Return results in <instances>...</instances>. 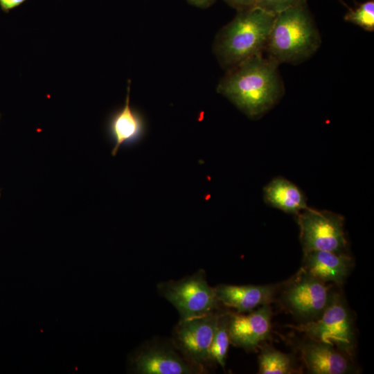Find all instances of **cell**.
Masks as SVG:
<instances>
[{"instance_id":"30bf717a","label":"cell","mask_w":374,"mask_h":374,"mask_svg":"<svg viewBox=\"0 0 374 374\" xmlns=\"http://www.w3.org/2000/svg\"><path fill=\"white\" fill-rule=\"evenodd\" d=\"M271 310L269 304L248 314L229 312L230 343L253 350L267 339L271 330Z\"/></svg>"},{"instance_id":"6da1fadb","label":"cell","mask_w":374,"mask_h":374,"mask_svg":"<svg viewBox=\"0 0 374 374\" xmlns=\"http://www.w3.org/2000/svg\"><path fill=\"white\" fill-rule=\"evenodd\" d=\"M278 64L262 54L253 56L228 69L217 91L249 117H259L283 94Z\"/></svg>"},{"instance_id":"ac0fdd59","label":"cell","mask_w":374,"mask_h":374,"mask_svg":"<svg viewBox=\"0 0 374 374\" xmlns=\"http://www.w3.org/2000/svg\"><path fill=\"white\" fill-rule=\"evenodd\" d=\"M344 19L355 24L365 30H374V1L368 0L354 8H349Z\"/></svg>"},{"instance_id":"9a60e30c","label":"cell","mask_w":374,"mask_h":374,"mask_svg":"<svg viewBox=\"0 0 374 374\" xmlns=\"http://www.w3.org/2000/svg\"><path fill=\"white\" fill-rule=\"evenodd\" d=\"M265 202L287 213L297 215L308 208L307 199L300 188L290 181L276 177L263 189Z\"/></svg>"},{"instance_id":"ffe728a7","label":"cell","mask_w":374,"mask_h":374,"mask_svg":"<svg viewBox=\"0 0 374 374\" xmlns=\"http://www.w3.org/2000/svg\"><path fill=\"white\" fill-rule=\"evenodd\" d=\"M258 0H224L231 7L237 11L251 9L256 7Z\"/></svg>"},{"instance_id":"7c38bea8","label":"cell","mask_w":374,"mask_h":374,"mask_svg":"<svg viewBox=\"0 0 374 374\" xmlns=\"http://www.w3.org/2000/svg\"><path fill=\"white\" fill-rule=\"evenodd\" d=\"M308 371L313 374H345L351 371L346 355L334 346L310 339L299 346Z\"/></svg>"},{"instance_id":"8992f818","label":"cell","mask_w":374,"mask_h":374,"mask_svg":"<svg viewBox=\"0 0 374 374\" xmlns=\"http://www.w3.org/2000/svg\"><path fill=\"white\" fill-rule=\"evenodd\" d=\"M296 215L304 253L312 251L344 253L347 241L341 215L308 207Z\"/></svg>"},{"instance_id":"7a4b0ae2","label":"cell","mask_w":374,"mask_h":374,"mask_svg":"<svg viewBox=\"0 0 374 374\" xmlns=\"http://www.w3.org/2000/svg\"><path fill=\"white\" fill-rule=\"evenodd\" d=\"M276 15L258 8L238 11L220 30L213 44L222 66L229 69L265 50Z\"/></svg>"},{"instance_id":"2e32d148","label":"cell","mask_w":374,"mask_h":374,"mask_svg":"<svg viewBox=\"0 0 374 374\" xmlns=\"http://www.w3.org/2000/svg\"><path fill=\"white\" fill-rule=\"evenodd\" d=\"M230 344L229 336V312L220 313L208 352V362L224 367Z\"/></svg>"},{"instance_id":"d6986e66","label":"cell","mask_w":374,"mask_h":374,"mask_svg":"<svg viewBox=\"0 0 374 374\" xmlns=\"http://www.w3.org/2000/svg\"><path fill=\"white\" fill-rule=\"evenodd\" d=\"M306 3V0H258L256 7L277 15L290 8Z\"/></svg>"},{"instance_id":"5b68a950","label":"cell","mask_w":374,"mask_h":374,"mask_svg":"<svg viewBox=\"0 0 374 374\" xmlns=\"http://www.w3.org/2000/svg\"><path fill=\"white\" fill-rule=\"evenodd\" d=\"M157 290L177 310L180 319L215 312L220 304L203 269L179 280L159 283Z\"/></svg>"},{"instance_id":"e0dca14e","label":"cell","mask_w":374,"mask_h":374,"mask_svg":"<svg viewBox=\"0 0 374 374\" xmlns=\"http://www.w3.org/2000/svg\"><path fill=\"white\" fill-rule=\"evenodd\" d=\"M258 373L288 374L293 373L289 355L271 347L264 346L258 356Z\"/></svg>"},{"instance_id":"52a82bcc","label":"cell","mask_w":374,"mask_h":374,"mask_svg":"<svg viewBox=\"0 0 374 374\" xmlns=\"http://www.w3.org/2000/svg\"><path fill=\"white\" fill-rule=\"evenodd\" d=\"M218 312L180 319L172 335L174 347L193 366L204 371L216 328Z\"/></svg>"},{"instance_id":"9c48e42d","label":"cell","mask_w":374,"mask_h":374,"mask_svg":"<svg viewBox=\"0 0 374 374\" xmlns=\"http://www.w3.org/2000/svg\"><path fill=\"white\" fill-rule=\"evenodd\" d=\"M129 370L140 374H194L204 373L179 355L174 349L163 346L143 348L128 360Z\"/></svg>"},{"instance_id":"cb8c5ba5","label":"cell","mask_w":374,"mask_h":374,"mask_svg":"<svg viewBox=\"0 0 374 374\" xmlns=\"http://www.w3.org/2000/svg\"><path fill=\"white\" fill-rule=\"evenodd\" d=\"M0 120H1V113H0Z\"/></svg>"},{"instance_id":"7402d4cb","label":"cell","mask_w":374,"mask_h":374,"mask_svg":"<svg viewBox=\"0 0 374 374\" xmlns=\"http://www.w3.org/2000/svg\"><path fill=\"white\" fill-rule=\"evenodd\" d=\"M187 1L196 7L206 8L213 4L216 0H187Z\"/></svg>"},{"instance_id":"603a6c76","label":"cell","mask_w":374,"mask_h":374,"mask_svg":"<svg viewBox=\"0 0 374 374\" xmlns=\"http://www.w3.org/2000/svg\"><path fill=\"white\" fill-rule=\"evenodd\" d=\"M0 196H1V189H0Z\"/></svg>"},{"instance_id":"4fadbf2b","label":"cell","mask_w":374,"mask_h":374,"mask_svg":"<svg viewBox=\"0 0 374 374\" xmlns=\"http://www.w3.org/2000/svg\"><path fill=\"white\" fill-rule=\"evenodd\" d=\"M352 265V258L344 253L312 251L304 253L302 269L324 283H342Z\"/></svg>"},{"instance_id":"5bb4252c","label":"cell","mask_w":374,"mask_h":374,"mask_svg":"<svg viewBox=\"0 0 374 374\" xmlns=\"http://www.w3.org/2000/svg\"><path fill=\"white\" fill-rule=\"evenodd\" d=\"M131 80H128L127 95L124 106L112 116L109 130L115 145L112 155L115 156L120 147L126 143L136 140L143 132V123L140 115L130 106Z\"/></svg>"},{"instance_id":"44dd1931","label":"cell","mask_w":374,"mask_h":374,"mask_svg":"<svg viewBox=\"0 0 374 374\" xmlns=\"http://www.w3.org/2000/svg\"><path fill=\"white\" fill-rule=\"evenodd\" d=\"M27 0H0V8L5 13L20 6Z\"/></svg>"},{"instance_id":"3957f363","label":"cell","mask_w":374,"mask_h":374,"mask_svg":"<svg viewBox=\"0 0 374 374\" xmlns=\"http://www.w3.org/2000/svg\"><path fill=\"white\" fill-rule=\"evenodd\" d=\"M321 37L306 3L276 15L265 50L278 64L299 63L319 48Z\"/></svg>"},{"instance_id":"ba28073f","label":"cell","mask_w":374,"mask_h":374,"mask_svg":"<svg viewBox=\"0 0 374 374\" xmlns=\"http://www.w3.org/2000/svg\"><path fill=\"white\" fill-rule=\"evenodd\" d=\"M331 294L325 283L301 269L284 293V301L294 314L316 319L328 305Z\"/></svg>"},{"instance_id":"277c9868","label":"cell","mask_w":374,"mask_h":374,"mask_svg":"<svg viewBox=\"0 0 374 374\" xmlns=\"http://www.w3.org/2000/svg\"><path fill=\"white\" fill-rule=\"evenodd\" d=\"M289 326L305 334L310 339L334 346L345 355H353L355 335L352 319L344 301L337 294H331L328 305L316 319Z\"/></svg>"},{"instance_id":"8fae6325","label":"cell","mask_w":374,"mask_h":374,"mask_svg":"<svg viewBox=\"0 0 374 374\" xmlns=\"http://www.w3.org/2000/svg\"><path fill=\"white\" fill-rule=\"evenodd\" d=\"M220 303L238 313L253 310L258 306L269 304L274 299L273 285H234L220 284L213 287Z\"/></svg>"}]
</instances>
